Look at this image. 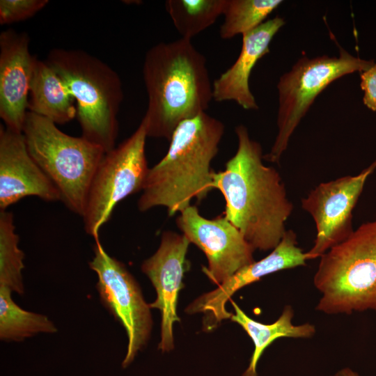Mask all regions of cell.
<instances>
[{
    "label": "cell",
    "mask_w": 376,
    "mask_h": 376,
    "mask_svg": "<svg viewBox=\"0 0 376 376\" xmlns=\"http://www.w3.org/2000/svg\"><path fill=\"white\" fill-rule=\"evenodd\" d=\"M235 132L236 152L224 170L214 173L212 187L224 196V217L254 250H272L287 230L293 205L279 173L263 164L260 143L250 138L243 125Z\"/></svg>",
    "instance_id": "6da1fadb"
},
{
    "label": "cell",
    "mask_w": 376,
    "mask_h": 376,
    "mask_svg": "<svg viewBox=\"0 0 376 376\" xmlns=\"http://www.w3.org/2000/svg\"><path fill=\"white\" fill-rule=\"evenodd\" d=\"M143 79L148 137L170 140L182 122L206 112L213 100L206 58L191 40L159 42L146 52Z\"/></svg>",
    "instance_id": "7a4b0ae2"
},
{
    "label": "cell",
    "mask_w": 376,
    "mask_h": 376,
    "mask_svg": "<svg viewBox=\"0 0 376 376\" xmlns=\"http://www.w3.org/2000/svg\"><path fill=\"white\" fill-rule=\"evenodd\" d=\"M219 120L203 112L178 125L164 157L150 168L137 202L139 211L165 207L180 214L191 201L204 199L213 189V159L224 133Z\"/></svg>",
    "instance_id": "3957f363"
},
{
    "label": "cell",
    "mask_w": 376,
    "mask_h": 376,
    "mask_svg": "<svg viewBox=\"0 0 376 376\" xmlns=\"http://www.w3.org/2000/svg\"><path fill=\"white\" fill-rule=\"evenodd\" d=\"M45 61L74 97L81 136L106 152L113 149L118 132L117 116L123 99L118 74L80 49L55 48Z\"/></svg>",
    "instance_id": "277c9868"
},
{
    "label": "cell",
    "mask_w": 376,
    "mask_h": 376,
    "mask_svg": "<svg viewBox=\"0 0 376 376\" xmlns=\"http://www.w3.org/2000/svg\"><path fill=\"white\" fill-rule=\"evenodd\" d=\"M313 284L321 294L320 312H376V219L320 257Z\"/></svg>",
    "instance_id": "5b68a950"
},
{
    "label": "cell",
    "mask_w": 376,
    "mask_h": 376,
    "mask_svg": "<svg viewBox=\"0 0 376 376\" xmlns=\"http://www.w3.org/2000/svg\"><path fill=\"white\" fill-rule=\"evenodd\" d=\"M22 134L30 155L56 186L61 201L82 217L92 180L106 152L82 136L63 132L54 123L30 111Z\"/></svg>",
    "instance_id": "8992f818"
},
{
    "label": "cell",
    "mask_w": 376,
    "mask_h": 376,
    "mask_svg": "<svg viewBox=\"0 0 376 376\" xmlns=\"http://www.w3.org/2000/svg\"><path fill=\"white\" fill-rule=\"evenodd\" d=\"M338 56L324 55L300 58L291 70L283 74L277 84L278 132L270 151L263 155L269 162L279 163L290 139L317 96L335 80L354 72L366 71L373 60L355 57L339 47Z\"/></svg>",
    "instance_id": "52a82bcc"
},
{
    "label": "cell",
    "mask_w": 376,
    "mask_h": 376,
    "mask_svg": "<svg viewBox=\"0 0 376 376\" xmlns=\"http://www.w3.org/2000/svg\"><path fill=\"white\" fill-rule=\"evenodd\" d=\"M147 137L145 124L141 121L131 136L105 153L98 166L82 217L86 233L95 241L118 203L142 191L150 169L145 151Z\"/></svg>",
    "instance_id": "ba28073f"
},
{
    "label": "cell",
    "mask_w": 376,
    "mask_h": 376,
    "mask_svg": "<svg viewBox=\"0 0 376 376\" xmlns=\"http://www.w3.org/2000/svg\"><path fill=\"white\" fill-rule=\"evenodd\" d=\"M90 268L97 276V290L103 305L124 327L127 347L122 367L126 368L148 341L152 318L150 306L125 266L109 255L100 240H95Z\"/></svg>",
    "instance_id": "9c48e42d"
},
{
    "label": "cell",
    "mask_w": 376,
    "mask_h": 376,
    "mask_svg": "<svg viewBox=\"0 0 376 376\" xmlns=\"http://www.w3.org/2000/svg\"><path fill=\"white\" fill-rule=\"evenodd\" d=\"M375 169L376 159L356 175L320 183L301 199V207L312 217L316 228L313 246L307 251L310 260L320 258L354 232L353 209Z\"/></svg>",
    "instance_id": "30bf717a"
},
{
    "label": "cell",
    "mask_w": 376,
    "mask_h": 376,
    "mask_svg": "<svg viewBox=\"0 0 376 376\" xmlns=\"http://www.w3.org/2000/svg\"><path fill=\"white\" fill-rule=\"evenodd\" d=\"M175 223L190 243L205 254L208 265L202 269L213 283L219 285L255 261L254 249L224 216L207 219L191 205L178 214Z\"/></svg>",
    "instance_id": "8fae6325"
},
{
    "label": "cell",
    "mask_w": 376,
    "mask_h": 376,
    "mask_svg": "<svg viewBox=\"0 0 376 376\" xmlns=\"http://www.w3.org/2000/svg\"><path fill=\"white\" fill-rule=\"evenodd\" d=\"M310 258L307 252L298 246L297 235L287 230L279 244L266 257L242 268L211 292L200 296L188 306V313L205 315V328L210 330L232 314L226 308V302L242 288L263 277L281 270L306 266Z\"/></svg>",
    "instance_id": "7c38bea8"
},
{
    "label": "cell",
    "mask_w": 376,
    "mask_h": 376,
    "mask_svg": "<svg viewBox=\"0 0 376 376\" xmlns=\"http://www.w3.org/2000/svg\"><path fill=\"white\" fill-rule=\"evenodd\" d=\"M190 242L182 234L164 231L156 252L143 261L142 272L149 278L157 292L150 308L159 310L162 316L159 349L169 352L173 348V326L180 321L177 315L179 291L186 271V256Z\"/></svg>",
    "instance_id": "4fadbf2b"
},
{
    "label": "cell",
    "mask_w": 376,
    "mask_h": 376,
    "mask_svg": "<svg viewBox=\"0 0 376 376\" xmlns=\"http://www.w3.org/2000/svg\"><path fill=\"white\" fill-rule=\"evenodd\" d=\"M33 196L61 200L54 183L30 155L22 133L0 126V211Z\"/></svg>",
    "instance_id": "5bb4252c"
},
{
    "label": "cell",
    "mask_w": 376,
    "mask_h": 376,
    "mask_svg": "<svg viewBox=\"0 0 376 376\" xmlns=\"http://www.w3.org/2000/svg\"><path fill=\"white\" fill-rule=\"evenodd\" d=\"M36 58L25 33L7 29L0 35V116L6 127L22 133Z\"/></svg>",
    "instance_id": "9a60e30c"
},
{
    "label": "cell",
    "mask_w": 376,
    "mask_h": 376,
    "mask_svg": "<svg viewBox=\"0 0 376 376\" xmlns=\"http://www.w3.org/2000/svg\"><path fill=\"white\" fill-rule=\"evenodd\" d=\"M284 24V19L276 16L242 35V48L236 61L212 82L213 100L233 101L246 110L258 109L250 90V75L257 62L269 53L271 41Z\"/></svg>",
    "instance_id": "2e32d148"
},
{
    "label": "cell",
    "mask_w": 376,
    "mask_h": 376,
    "mask_svg": "<svg viewBox=\"0 0 376 376\" xmlns=\"http://www.w3.org/2000/svg\"><path fill=\"white\" fill-rule=\"evenodd\" d=\"M75 101L68 88L46 61L36 59L29 97L28 111L55 124L77 117Z\"/></svg>",
    "instance_id": "e0dca14e"
},
{
    "label": "cell",
    "mask_w": 376,
    "mask_h": 376,
    "mask_svg": "<svg viewBox=\"0 0 376 376\" xmlns=\"http://www.w3.org/2000/svg\"><path fill=\"white\" fill-rule=\"evenodd\" d=\"M235 313L230 320L246 332L254 344V350L249 365L242 376H258L257 364L265 350L275 340L282 338H309L315 334V327L311 323L299 325L292 324L294 311L291 306L284 307L279 318L272 324H263L249 317L233 301H231Z\"/></svg>",
    "instance_id": "ac0fdd59"
},
{
    "label": "cell",
    "mask_w": 376,
    "mask_h": 376,
    "mask_svg": "<svg viewBox=\"0 0 376 376\" xmlns=\"http://www.w3.org/2000/svg\"><path fill=\"white\" fill-rule=\"evenodd\" d=\"M12 291L0 287V339L21 341L38 334H54L57 328L45 315L22 309L12 299Z\"/></svg>",
    "instance_id": "d6986e66"
},
{
    "label": "cell",
    "mask_w": 376,
    "mask_h": 376,
    "mask_svg": "<svg viewBox=\"0 0 376 376\" xmlns=\"http://www.w3.org/2000/svg\"><path fill=\"white\" fill-rule=\"evenodd\" d=\"M226 0H167L165 8L182 38L191 40L223 15Z\"/></svg>",
    "instance_id": "ffe728a7"
},
{
    "label": "cell",
    "mask_w": 376,
    "mask_h": 376,
    "mask_svg": "<svg viewBox=\"0 0 376 376\" xmlns=\"http://www.w3.org/2000/svg\"><path fill=\"white\" fill-rule=\"evenodd\" d=\"M19 241L13 213L0 211V287L23 295L24 253L19 247Z\"/></svg>",
    "instance_id": "44dd1931"
},
{
    "label": "cell",
    "mask_w": 376,
    "mask_h": 376,
    "mask_svg": "<svg viewBox=\"0 0 376 376\" xmlns=\"http://www.w3.org/2000/svg\"><path fill=\"white\" fill-rule=\"evenodd\" d=\"M282 3L281 0H226L220 37L230 39L256 29Z\"/></svg>",
    "instance_id": "7402d4cb"
},
{
    "label": "cell",
    "mask_w": 376,
    "mask_h": 376,
    "mask_svg": "<svg viewBox=\"0 0 376 376\" xmlns=\"http://www.w3.org/2000/svg\"><path fill=\"white\" fill-rule=\"evenodd\" d=\"M48 3V0H1L0 23L7 24L26 19Z\"/></svg>",
    "instance_id": "603a6c76"
},
{
    "label": "cell",
    "mask_w": 376,
    "mask_h": 376,
    "mask_svg": "<svg viewBox=\"0 0 376 376\" xmlns=\"http://www.w3.org/2000/svg\"><path fill=\"white\" fill-rule=\"evenodd\" d=\"M361 88L364 91V104L376 111V63L361 74Z\"/></svg>",
    "instance_id": "cb8c5ba5"
},
{
    "label": "cell",
    "mask_w": 376,
    "mask_h": 376,
    "mask_svg": "<svg viewBox=\"0 0 376 376\" xmlns=\"http://www.w3.org/2000/svg\"><path fill=\"white\" fill-rule=\"evenodd\" d=\"M331 376H359V374L350 368H343Z\"/></svg>",
    "instance_id": "d4e9b609"
}]
</instances>
